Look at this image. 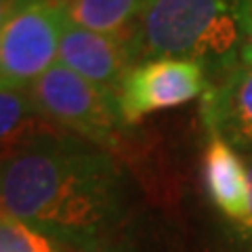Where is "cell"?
Returning a JSON list of instances; mask_svg holds the SVG:
<instances>
[{
    "label": "cell",
    "instance_id": "cell-1",
    "mask_svg": "<svg viewBox=\"0 0 252 252\" xmlns=\"http://www.w3.org/2000/svg\"><path fill=\"white\" fill-rule=\"evenodd\" d=\"M0 210L82 250L116 235L124 220V175L107 149L51 128L0 160Z\"/></svg>",
    "mask_w": 252,
    "mask_h": 252
},
{
    "label": "cell",
    "instance_id": "cell-5",
    "mask_svg": "<svg viewBox=\"0 0 252 252\" xmlns=\"http://www.w3.org/2000/svg\"><path fill=\"white\" fill-rule=\"evenodd\" d=\"M210 78L200 63L187 59H149L132 65L118 93L124 126H135L162 109L179 107L202 97Z\"/></svg>",
    "mask_w": 252,
    "mask_h": 252
},
{
    "label": "cell",
    "instance_id": "cell-4",
    "mask_svg": "<svg viewBox=\"0 0 252 252\" xmlns=\"http://www.w3.org/2000/svg\"><path fill=\"white\" fill-rule=\"evenodd\" d=\"M65 19L49 0H26L0 32V89H23L59 59Z\"/></svg>",
    "mask_w": 252,
    "mask_h": 252
},
{
    "label": "cell",
    "instance_id": "cell-12",
    "mask_svg": "<svg viewBox=\"0 0 252 252\" xmlns=\"http://www.w3.org/2000/svg\"><path fill=\"white\" fill-rule=\"evenodd\" d=\"M72 252H135V248L126 240H120L118 235H112V238L94 244V246L82 248V250H72Z\"/></svg>",
    "mask_w": 252,
    "mask_h": 252
},
{
    "label": "cell",
    "instance_id": "cell-14",
    "mask_svg": "<svg viewBox=\"0 0 252 252\" xmlns=\"http://www.w3.org/2000/svg\"><path fill=\"white\" fill-rule=\"evenodd\" d=\"M23 2H26V0H0V32H2L6 21L13 17V13L17 11Z\"/></svg>",
    "mask_w": 252,
    "mask_h": 252
},
{
    "label": "cell",
    "instance_id": "cell-8",
    "mask_svg": "<svg viewBox=\"0 0 252 252\" xmlns=\"http://www.w3.org/2000/svg\"><path fill=\"white\" fill-rule=\"evenodd\" d=\"M204 185L215 208L238 227L244 223L250 204V181L246 160L217 132L208 130L204 149Z\"/></svg>",
    "mask_w": 252,
    "mask_h": 252
},
{
    "label": "cell",
    "instance_id": "cell-3",
    "mask_svg": "<svg viewBox=\"0 0 252 252\" xmlns=\"http://www.w3.org/2000/svg\"><path fill=\"white\" fill-rule=\"evenodd\" d=\"M28 94L38 112L63 130L103 149L116 145L124 124L114 93L91 84L59 63L38 78Z\"/></svg>",
    "mask_w": 252,
    "mask_h": 252
},
{
    "label": "cell",
    "instance_id": "cell-15",
    "mask_svg": "<svg viewBox=\"0 0 252 252\" xmlns=\"http://www.w3.org/2000/svg\"><path fill=\"white\" fill-rule=\"evenodd\" d=\"M242 65H252V17H250L246 44H244V51H242Z\"/></svg>",
    "mask_w": 252,
    "mask_h": 252
},
{
    "label": "cell",
    "instance_id": "cell-6",
    "mask_svg": "<svg viewBox=\"0 0 252 252\" xmlns=\"http://www.w3.org/2000/svg\"><path fill=\"white\" fill-rule=\"evenodd\" d=\"M128 34L130 30L122 34H99L65 23L59 44V63L118 97L126 74L135 65Z\"/></svg>",
    "mask_w": 252,
    "mask_h": 252
},
{
    "label": "cell",
    "instance_id": "cell-13",
    "mask_svg": "<svg viewBox=\"0 0 252 252\" xmlns=\"http://www.w3.org/2000/svg\"><path fill=\"white\" fill-rule=\"evenodd\" d=\"M246 160V168H248V181H250V204H248V215L244 219V223L238 225L235 229L242 233V238H246L252 242V154L250 156H244Z\"/></svg>",
    "mask_w": 252,
    "mask_h": 252
},
{
    "label": "cell",
    "instance_id": "cell-9",
    "mask_svg": "<svg viewBox=\"0 0 252 252\" xmlns=\"http://www.w3.org/2000/svg\"><path fill=\"white\" fill-rule=\"evenodd\" d=\"M49 2L57 6L67 26L99 34H122L135 26L149 0H49Z\"/></svg>",
    "mask_w": 252,
    "mask_h": 252
},
{
    "label": "cell",
    "instance_id": "cell-10",
    "mask_svg": "<svg viewBox=\"0 0 252 252\" xmlns=\"http://www.w3.org/2000/svg\"><path fill=\"white\" fill-rule=\"evenodd\" d=\"M55 128L21 89H0V160L26 141Z\"/></svg>",
    "mask_w": 252,
    "mask_h": 252
},
{
    "label": "cell",
    "instance_id": "cell-11",
    "mask_svg": "<svg viewBox=\"0 0 252 252\" xmlns=\"http://www.w3.org/2000/svg\"><path fill=\"white\" fill-rule=\"evenodd\" d=\"M0 252H61L59 244L0 210Z\"/></svg>",
    "mask_w": 252,
    "mask_h": 252
},
{
    "label": "cell",
    "instance_id": "cell-2",
    "mask_svg": "<svg viewBox=\"0 0 252 252\" xmlns=\"http://www.w3.org/2000/svg\"><path fill=\"white\" fill-rule=\"evenodd\" d=\"M250 17L252 0H149L128 34L132 61H195L212 82L242 65Z\"/></svg>",
    "mask_w": 252,
    "mask_h": 252
},
{
    "label": "cell",
    "instance_id": "cell-7",
    "mask_svg": "<svg viewBox=\"0 0 252 252\" xmlns=\"http://www.w3.org/2000/svg\"><path fill=\"white\" fill-rule=\"evenodd\" d=\"M202 120L235 152L252 154V65H238L210 82L202 94Z\"/></svg>",
    "mask_w": 252,
    "mask_h": 252
}]
</instances>
